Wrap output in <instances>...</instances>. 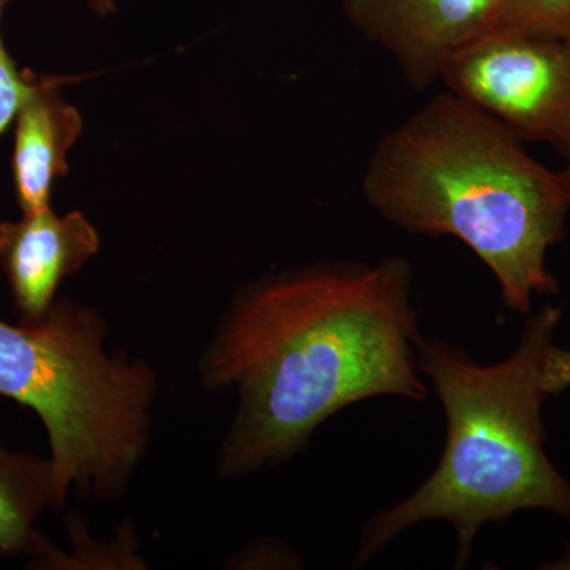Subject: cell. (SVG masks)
<instances>
[{"label":"cell","instance_id":"9c48e42d","mask_svg":"<svg viewBox=\"0 0 570 570\" xmlns=\"http://www.w3.org/2000/svg\"><path fill=\"white\" fill-rule=\"evenodd\" d=\"M51 463L32 453H17L0 442V554H31L47 560L52 547L37 531L50 509Z\"/></svg>","mask_w":570,"mask_h":570},{"label":"cell","instance_id":"52a82bcc","mask_svg":"<svg viewBox=\"0 0 570 570\" xmlns=\"http://www.w3.org/2000/svg\"><path fill=\"white\" fill-rule=\"evenodd\" d=\"M99 249V234L78 212L58 216L48 208L0 224V266L20 324L43 321L62 281L88 264Z\"/></svg>","mask_w":570,"mask_h":570},{"label":"cell","instance_id":"9a60e30c","mask_svg":"<svg viewBox=\"0 0 570 570\" xmlns=\"http://www.w3.org/2000/svg\"><path fill=\"white\" fill-rule=\"evenodd\" d=\"M561 174L564 176L566 183H568V186L570 187V156L568 157V165H566V168Z\"/></svg>","mask_w":570,"mask_h":570},{"label":"cell","instance_id":"30bf717a","mask_svg":"<svg viewBox=\"0 0 570 570\" xmlns=\"http://www.w3.org/2000/svg\"><path fill=\"white\" fill-rule=\"evenodd\" d=\"M494 29L570 37V0H494Z\"/></svg>","mask_w":570,"mask_h":570},{"label":"cell","instance_id":"8992f818","mask_svg":"<svg viewBox=\"0 0 570 570\" xmlns=\"http://www.w3.org/2000/svg\"><path fill=\"white\" fill-rule=\"evenodd\" d=\"M343 9L417 91L436 85L453 51L497 28L494 0H343Z\"/></svg>","mask_w":570,"mask_h":570},{"label":"cell","instance_id":"ba28073f","mask_svg":"<svg viewBox=\"0 0 570 570\" xmlns=\"http://www.w3.org/2000/svg\"><path fill=\"white\" fill-rule=\"evenodd\" d=\"M61 78H41L18 111L11 168L22 214L51 208L52 183L69 170L67 154L82 132V119L59 94Z\"/></svg>","mask_w":570,"mask_h":570},{"label":"cell","instance_id":"3957f363","mask_svg":"<svg viewBox=\"0 0 570 570\" xmlns=\"http://www.w3.org/2000/svg\"><path fill=\"white\" fill-rule=\"evenodd\" d=\"M561 317V307H540L528 318L515 351L490 366L444 341L420 340L419 371L433 382L448 420L444 453L420 489L366 524L355 566L428 520L452 524L459 568L487 523L543 510L570 524V482L547 455L542 420L550 396L543 370Z\"/></svg>","mask_w":570,"mask_h":570},{"label":"cell","instance_id":"5b68a950","mask_svg":"<svg viewBox=\"0 0 570 570\" xmlns=\"http://www.w3.org/2000/svg\"><path fill=\"white\" fill-rule=\"evenodd\" d=\"M439 81L520 140L570 156V37L494 29L453 51Z\"/></svg>","mask_w":570,"mask_h":570},{"label":"cell","instance_id":"8fae6325","mask_svg":"<svg viewBox=\"0 0 570 570\" xmlns=\"http://www.w3.org/2000/svg\"><path fill=\"white\" fill-rule=\"evenodd\" d=\"M9 3L10 0H0V134L17 118L41 80L32 71L18 69L3 43L2 20Z\"/></svg>","mask_w":570,"mask_h":570},{"label":"cell","instance_id":"7c38bea8","mask_svg":"<svg viewBox=\"0 0 570 570\" xmlns=\"http://www.w3.org/2000/svg\"><path fill=\"white\" fill-rule=\"evenodd\" d=\"M543 382L550 396L570 389V351L554 346L547 355Z\"/></svg>","mask_w":570,"mask_h":570},{"label":"cell","instance_id":"277c9868","mask_svg":"<svg viewBox=\"0 0 570 570\" xmlns=\"http://www.w3.org/2000/svg\"><path fill=\"white\" fill-rule=\"evenodd\" d=\"M105 341L102 316L69 299H56L39 324L0 318V397L32 409L47 430L55 510L71 489L121 497L148 449L156 373L108 355Z\"/></svg>","mask_w":570,"mask_h":570},{"label":"cell","instance_id":"7a4b0ae2","mask_svg":"<svg viewBox=\"0 0 570 570\" xmlns=\"http://www.w3.org/2000/svg\"><path fill=\"white\" fill-rule=\"evenodd\" d=\"M367 204L409 234L453 236L483 262L510 311L560 285L547 268L566 235L570 187L504 124L455 94L428 100L377 142L362 179Z\"/></svg>","mask_w":570,"mask_h":570},{"label":"cell","instance_id":"4fadbf2b","mask_svg":"<svg viewBox=\"0 0 570 570\" xmlns=\"http://www.w3.org/2000/svg\"><path fill=\"white\" fill-rule=\"evenodd\" d=\"M89 2H91L97 13L100 14L111 13L112 9H115V0H89Z\"/></svg>","mask_w":570,"mask_h":570},{"label":"cell","instance_id":"5bb4252c","mask_svg":"<svg viewBox=\"0 0 570 570\" xmlns=\"http://www.w3.org/2000/svg\"><path fill=\"white\" fill-rule=\"evenodd\" d=\"M557 566H549V568L553 569H570V553L566 554L562 560L554 562Z\"/></svg>","mask_w":570,"mask_h":570},{"label":"cell","instance_id":"6da1fadb","mask_svg":"<svg viewBox=\"0 0 570 570\" xmlns=\"http://www.w3.org/2000/svg\"><path fill=\"white\" fill-rule=\"evenodd\" d=\"M412 277L404 257L316 265L236 299L202 362L206 387L238 396L224 475L291 460L325 420L367 397L425 400Z\"/></svg>","mask_w":570,"mask_h":570}]
</instances>
